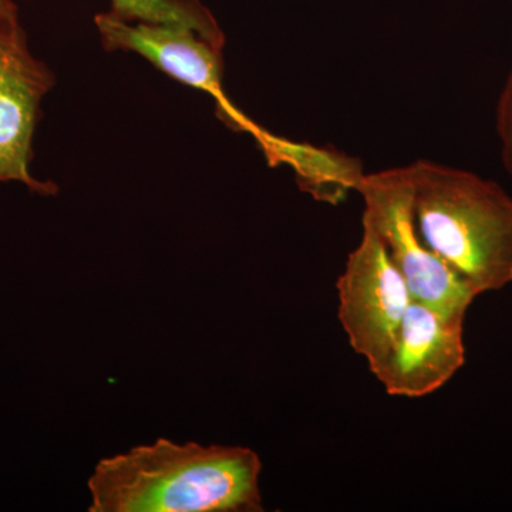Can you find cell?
Here are the masks:
<instances>
[{
    "mask_svg": "<svg viewBox=\"0 0 512 512\" xmlns=\"http://www.w3.org/2000/svg\"><path fill=\"white\" fill-rule=\"evenodd\" d=\"M261 473L252 448L158 439L97 463L89 511H264Z\"/></svg>",
    "mask_w": 512,
    "mask_h": 512,
    "instance_id": "6da1fadb",
    "label": "cell"
},
{
    "mask_svg": "<svg viewBox=\"0 0 512 512\" xmlns=\"http://www.w3.org/2000/svg\"><path fill=\"white\" fill-rule=\"evenodd\" d=\"M413 217L426 247L481 295L512 284V198L480 175L420 160L407 165Z\"/></svg>",
    "mask_w": 512,
    "mask_h": 512,
    "instance_id": "7a4b0ae2",
    "label": "cell"
},
{
    "mask_svg": "<svg viewBox=\"0 0 512 512\" xmlns=\"http://www.w3.org/2000/svg\"><path fill=\"white\" fill-rule=\"evenodd\" d=\"M357 192L365 202L362 225L379 235L414 301L466 319L478 293L431 252L417 231L407 165L365 174Z\"/></svg>",
    "mask_w": 512,
    "mask_h": 512,
    "instance_id": "3957f363",
    "label": "cell"
},
{
    "mask_svg": "<svg viewBox=\"0 0 512 512\" xmlns=\"http://www.w3.org/2000/svg\"><path fill=\"white\" fill-rule=\"evenodd\" d=\"M336 288L338 318L350 348L365 357L375 375L392 352L413 298L382 239L367 225Z\"/></svg>",
    "mask_w": 512,
    "mask_h": 512,
    "instance_id": "277c9868",
    "label": "cell"
},
{
    "mask_svg": "<svg viewBox=\"0 0 512 512\" xmlns=\"http://www.w3.org/2000/svg\"><path fill=\"white\" fill-rule=\"evenodd\" d=\"M94 23L104 49L138 53L171 79L211 96L217 103L218 116L227 126L259 136L262 128L242 114L222 89L224 42L188 26L127 20L111 10L99 13Z\"/></svg>",
    "mask_w": 512,
    "mask_h": 512,
    "instance_id": "5b68a950",
    "label": "cell"
},
{
    "mask_svg": "<svg viewBox=\"0 0 512 512\" xmlns=\"http://www.w3.org/2000/svg\"><path fill=\"white\" fill-rule=\"evenodd\" d=\"M55 83L52 70L30 52L19 9L0 13V181L42 195L57 194V185L30 171L33 136L40 104Z\"/></svg>",
    "mask_w": 512,
    "mask_h": 512,
    "instance_id": "8992f818",
    "label": "cell"
},
{
    "mask_svg": "<svg viewBox=\"0 0 512 512\" xmlns=\"http://www.w3.org/2000/svg\"><path fill=\"white\" fill-rule=\"evenodd\" d=\"M464 322L413 299L392 352L373 376L390 396L420 399L437 392L466 363Z\"/></svg>",
    "mask_w": 512,
    "mask_h": 512,
    "instance_id": "52a82bcc",
    "label": "cell"
},
{
    "mask_svg": "<svg viewBox=\"0 0 512 512\" xmlns=\"http://www.w3.org/2000/svg\"><path fill=\"white\" fill-rule=\"evenodd\" d=\"M272 165L293 168L299 187L315 200L338 204L350 190H357L362 167L336 151L319 150L309 144L292 143L262 130L255 138Z\"/></svg>",
    "mask_w": 512,
    "mask_h": 512,
    "instance_id": "ba28073f",
    "label": "cell"
},
{
    "mask_svg": "<svg viewBox=\"0 0 512 512\" xmlns=\"http://www.w3.org/2000/svg\"><path fill=\"white\" fill-rule=\"evenodd\" d=\"M111 12L127 20L177 23L225 42L217 20L200 0H111Z\"/></svg>",
    "mask_w": 512,
    "mask_h": 512,
    "instance_id": "9c48e42d",
    "label": "cell"
},
{
    "mask_svg": "<svg viewBox=\"0 0 512 512\" xmlns=\"http://www.w3.org/2000/svg\"><path fill=\"white\" fill-rule=\"evenodd\" d=\"M497 131L505 170L512 178V67L497 107Z\"/></svg>",
    "mask_w": 512,
    "mask_h": 512,
    "instance_id": "30bf717a",
    "label": "cell"
},
{
    "mask_svg": "<svg viewBox=\"0 0 512 512\" xmlns=\"http://www.w3.org/2000/svg\"><path fill=\"white\" fill-rule=\"evenodd\" d=\"M16 9H18V5H16L15 0H0V13Z\"/></svg>",
    "mask_w": 512,
    "mask_h": 512,
    "instance_id": "8fae6325",
    "label": "cell"
}]
</instances>
